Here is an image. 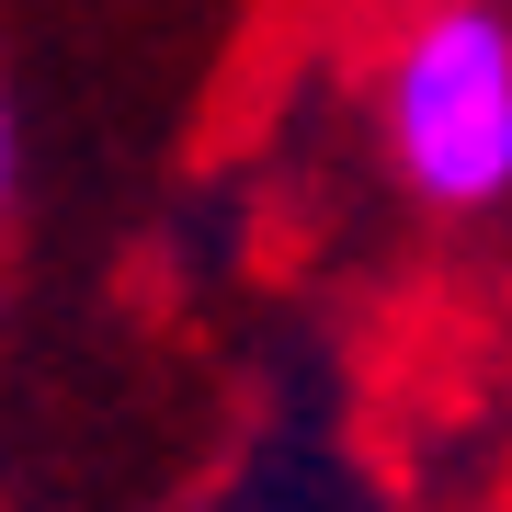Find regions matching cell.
I'll return each mask as SVG.
<instances>
[{
  "label": "cell",
  "mask_w": 512,
  "mask_h": 512,
  "mask_svg": "<svg viewBox=\"0 0 512 512\" xmlns=\"http://www.w3.org/2000/svg\"><path fill=\"white\" fill-rule=\"evenodd\" d=\"M376 183L433 228L512 217V0H387L353 57Z\"/></svg>",
  "instance_id": "cell-1"
},
{
  "label": "cell",
  "mask_w": 512,
  "mask_h": 512,
  "mask_svg": "<svg viewBox=\"0 0 512 512\" xmlns=\"http://www.w3.org/2000/svg\"><path fill=\"white\" fill-rule=\"evenodd\" d=\"M23 205V114H12V92H0V217Z\"/></svg>",
  "instance_id": "cell-2"
}]
</instances>
